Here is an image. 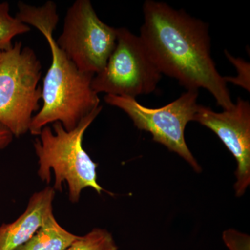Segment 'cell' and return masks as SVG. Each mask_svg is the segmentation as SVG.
Returning <instances> with one entry per match:
<instances>
[{"mask_svg": "<svg viewBox=\"0 0 250 250\" xmlns=\"http://www.w3.org/2000/svg\"><path fill=\"white\" fill-rule=\"evenodd\" d=\"M143 14L139 36L161 73L187 90H207L224 110L233 108L228 83L211 57L208 24L152 0L144 3Z\"/></svg>", "mask_w": 250, "mask_h": 250, "instance_id": "cell-1", "label": "cell"}, {"mask_svg": "<svg viewBox=\"0 0 250 250\" xmlns=\"http://www.w3.org/2000/svg\"><path fill=\"white\" fill-rule=\"evenodd\" d=\"M16 15L20 21L36 28L49 44L52 63L44 77L43 104L33 117L29 131L39 136L51 123L60 122L64 129L72 131L100 106L98 94L91 86L92 74L81 72L56 42L54 32L59 21L56 3L48 1L41 6L19 2Z\"/></svg>", "mask_w": 250, "mask_h": 250, "instance_id": "cell-2", "label": "cell"}, {"mask_svg": "<svg viewBox=\"0 0 250 250\" xmlns=\"http://www.w3.org/2000/svg\"><path fill=\"white\" fill-rule=\"evenodd\" d=\"M103 109L99 106L79 123L75 129L67 131L60 122L45 126L41 130L40 137L34 142V150L39 159L38 176L42 182L49 184L51 170H53L55 181L53 188L62 191V185L68 186V198L73 204L80 201L83 189L90 188L98 194L104 188L98 182L97 167L82 146L86 129Z\"/></svg>", "mask_w": 250, "mask_h": 250, "instance_id": "cell-3", "label": "cell"}, {"mask_svg": "<svg viewBox=\"0 0 250 250\" xmlns=\"http://www.w3.org/2000/svg\"><path fill=\"white\" fill-rule=\"evenodd\" d=\"M41 75L40 60L21 41L0 52V123L16 137L29 131L33 113L40 109Z\"/></svg>", "mask_w": 250, "mask_h": 250, "instance_id": "cell-4", "label": "cell"}, {"mask_svg": "<svg viewBox=\"0 0 250 250\" xmlns=\"http://www.w3.org/2000/svg\"><path fill=\"white\" fill-rule=\"evenodd\" d=\"M161 77L141 37L121 27L106 66L93 77L91 86L97 94L136 99L154 92Z\"/></svg>", "mask_w": 250, "mask_h": 250, "instance_id": "cell-5", "label": "cell"}, {"mask_svg": "<svg viewBox=\"0 0 250 250\" xmlns=\"http://www.w3.org/2000/svg\"><path fill=\"white\" fill-rule=\"evenodd\" d=\"M198 90H187L179 98L161 108L146 107L134 98L106 95L104 101L125 112L140 130L152 134L156 143L166 146L187 161L194 170L202 167L192 155L185 140L188 123L193 121L200 105Z\"/></svg>", "mask_w": 250, "mask_h": 250, "instance_id": "cell-6", "label": "cell"}, {"mask_svg": "<svg viewBox=\"0 0 250 250\" xmlns=\"http://www.w3.org/2000/svg\"><path fill=\"white\" fill-rule=\"evenodd\" d=\"M116 39V28L100 19L89 0H77L67 9L56 42L79 70L95 75L106 66Z\"/></svg>", "mask_w": 250, "mask_h": 250, "instance_id": "cell-7", "label": "cell"}, {"mask_svg": "<svg viewBox=\"0 0 250 250\" xmlns=\"http://www.w3.org/2000/svg\"><path fill=\"white\" fill-rule=\"evenodd\" d=\"M193 121L211 130L221 140L237 163L234 190L243 196L250 184V104L238 98L231 109L215 112L199 106Z\"/></svg>", "mask_w": 250, "mask_h": 250, "instance_id": "cell-8", "label": "cell"}, {"mask_svg": "<svg viewBox=\"0 0 250 250\" xmlns=\"http://www.w3.org/2000/svg\"><path fill=\"white\" fill-rule=\"evenodd\" d=\"M55 194L51 187L34 192L19 218L0 226V250H16L35 234L46 218L53 213Z\"/></svg>", "mask_w": 250, "mask_h": 250, "instance_id": "cell-9", "label": "cell"}, {"mask_svg": "<svg viewBox=\"0 0 250 250\" xmlns=\"http://www.w3.org/2000/svg\"><path fill=\"white\" fill-rule=\"evenodd\" d=\"M77 237L62 228L52 213L35 234L16 250H65Z\"/></svg>", "mask_w": 250, "mask_h": 250, "instance_id": "cell-10", "label": "cell"}, {"mask_svg": "<svg viewBox=\"0 0 250 250\" xmlns=\"http://www.w3.org/2000/svg\"><path fill=\"white\" fill-rule=\"evenodd\" d=\"M30 30L29 25L10 15L9 3H0V52L8 50L12 47L15 36Z\"/></svg>", "mask_w": 250, "mask_h": 250, "instance_id": "cell-11", "label": "cell"}, {"mask_svg": "<svg viewBox=\"0 0 250 250\" xmlns=\"http://www.w3.org/2000/svg\"><path fill=\"white\" fill-rule=\"evenodd\" d=\"M65 250H118V248L109 231L94 228L84 236H78Z\"/></svg>", "mask_w": 250, "mask_h": 250, "instance_id": "cell-12", "label": "cell"}, {"mask_svg": "<svg viewBox=\"0 0 250 250\" xmlns=\"http://www.w3.org/2000/svg\"><path fill=\"white\" fill-rule=\"evenodd\" d=\"M225 55L227 56L230 62L236 67L238 72L236 77H224L225 82H231L233 84L238 85L245 90L250 91V65L249 62H246L241 58H235L228 51H225Z\"/></svg>", "mask_w": 250, "mask_h": 250, "instance_id": "cell-13", "label": "cell"}, {"mask_svg": "<svg viewBox=\"0 0 250 250\" xmlns=\"http://www.w3.org/2000/svg\"><path fill=\"white\" fill-rule=\"evenodd\" d=\"M223 240L230 250H250V236L233 229L223 233Z\"/></svg>", "mask_w": 250, "mask_h": 250, "instance_id": "cell-14", "label": "cell"}, {"mask_svg": "<svg viewBox=\"0 0 250 250\" xmlns=\"http://www.w3.org/2000/svg\"><path fill=\"white\" fill-rule=\"evenodd\" d=\"M14 139V135L7 127L0 123V150L8 147Z\"/></svg>", "mask_w": 250, "mask_h": 250, "instance_id": "cell-15", "label": "cell"}]
</instances>
